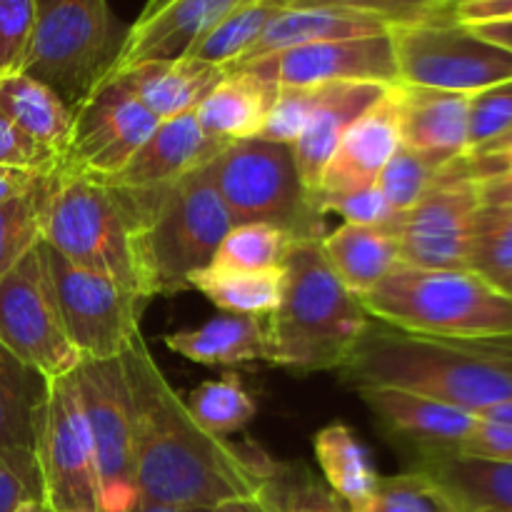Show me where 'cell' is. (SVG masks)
Masks as SVG:
<instances>
[{
    "label": "cell",
    "instance_id": "1",
    "mask_svg": "<svg viewBox=\"0 0 512 512\" xmlns=\"http://www.w3.org/2000/svg\"><path fill=\"white\" fill-rule=\"evenodd\" d=\"M133 413L138 500L170 508H218L258 498L270 455L208 433L155 363L143 333L120 355Z\"/></svg>",
    "mask_w": 512,
    "mask_h": 512
},
{
    "label": "cell",
    "instance_id": "2",
    "mask_svg": "<svg viewBox=\"0 0 512 512\" xmlns=\"http://www.w3.org/2000/svg\"><path fill=\"white\" fill-rule=\"evenodd\" d=\"M340 375L355 390H408L478 415L512 400V338H435L370 320Z\"/></svg>",
    "mask_w": 512,
    "mask_h": 512
},
{
    "label": "cell",
    "instance_id": "3",
    "mask_svg": "<svg viewBox=\"0 0 512 512\" xmlns=\"http://www.w3.org/2000/svg\"><path fill=\"white\" fill-rule=\"evenodd\" d=\"M143 203L138 190L55 168L45 195L40 240L90 273L150 298L140 253Z\"/></svg>",
    "mask_w": 512,
    "mask_h": 512
},
{
    "label": "cell",
    "instance_id": "4",
    "mask_svg": "<svg viewBox=\"0 0 512 512\" xmlns=\"http://www.w3.org/2000/svg\"><path fill=\"white\" fill-rule=\"evenodd\" d=\"M370 320L358 295L328 265L320 240H300L285 260L283 295L268 320V363L305 373L340 370Z\"/></svg>",
    "mask_w": 512,
    "mask_h": 512
},
{
    "label": "cell",
    "instance_id": "5",
    "mask_svg": "<svg viewBox=\"0 0 512 512\" xmlns=\"http://www.w3.org/2000/svg\"><path fill=\"white\" fill-rule=\"evenodd\" d=\"M358 300L370 318L405 333L512 338V298L468 268L425 270L400 263Z\"/></svg>",
    "mask_w": 512,
    "mask_h": 512
},
{
    "label": "cell",
    "instance_id": "6",
    "mask_svg": "<svg viewBox=\"0 0 512 512\" xmlns=\"http://www.w3.org/2000/svg\"><path fill=\"white\" fill-rule=\"evenodd\" d=\"M205 165L170 185L138 190L143 198L140 253L150 298L190 290V275L213 263L220 243L233 230Z\"/></svg>",
    "mask_w": 512,
    "mask_h": 512
},
{
    "label": "cell",
    "instance_id": "7",
    "mask_svg": "<svg viewBox=\"0 0 512 512\" xmlns=\"http://www.w3.org/2000/svg\"><path fill=\"white\" fill-rule=\"evenodd\" d=\"M205 168L233 225H273L295 243L325 238L323 213L300 178L290 145L263 138L238 140Z\"/></svg>",
    "mask_w": 512,
    "mask_h": 512
},
{
    "label": "cell",
    "instance_id": "8",
    "mask_svg": "<svg viewBox=\"0 0 512 512\" xmlns=\"http://www.w3.org/2000/svg\"><path fill=\"white\" fill-rule=\"evenodd\" d=\"M125 33L108 0H35L33 38L20 73L75 105L113 68Z\"/></svg>",
    "mask_w": 512,
    "mask_h": 512
},
{
    "label": "cell",
    "instance_id": "9",
    "mask_svg": "<svg viewBox=\"0 0 512 512\" xmlns=\"http://www.w3.org/2000/svg\"><path fill=\"white\" fill-rule=\"evenodd\" d=\"M398 83L475 95L512 80V53L455 20L453 10L390 30Z\"/></svg>",
    "mask_w": 512,
    "mask_h": 512
},
{
    "label": "cell",
    "instance_id": "10",
    "mask_svg": "<svg viewBox=\"0 0 512 512\" xmlns=\"http://www.w3.org/2000/svg\"><path fill=\"white\" fill-rule=\"evenodd\" d=\"M38 250L65 333L80 358H120L133 335L140 333V315L148 300L105 275L78 268L43 240Z\"/></svg>",
    "mask_w": 512,
    "mask_h": 512
},
{
    "label": "cell",
    "instance_id": "11",
    "mask_svg": "<svg viewBox=\"0 0 512 512\" xmlns=\"http://www.w3.org/2000/svg\"><path fill=\"white\" fill-rule=\"evenodd\" d=\"M33 453L43 478V500L50 508L103 512L93 443L73 375L45 380Z\"/></svg>",
    "mask_w": 512,
    "mask_h": 512
},
{
    "label": "cell",
    "instance_id": "12",
    "mask_svg": "<svg viewBox=\"0 0 512 512\" xmlns=\"http://www.w3.org/2000/svg\"><path fill=\"white\" fill-rule=\"evenodd\" d=\"M95 453L103 512H133L138 485L133 463V413L120 358L80 360L73 373Z\"/></svg>",
    "mask_w": 512,
    "mask_h": 512
},
{
    "label": "cell",
    "instance_id": "13",
    "mask_svg": "<svg viewBox=\"0 0 512 512\" xmlns=\"http://www.w3.org/2000/svg\"><path fill=\"white\" fill-rule=\"evenodd\" d=\"M478 210V180L468 173L463 158L453 160L435 175L428 193L413 208L388 223L403 265L425 270L468 268Z\"/></svg>",
    "mask_w": 512,
    "mask_h": 512
},
{
    "label": "cell",
    "instance_id": "14",
    "mask_svg": "<svg viewBox=\"0 0 512 512\" xmlns=\"http://www.w3.org/2000/svg\"><path fill=\"white\" fill-rule=\"evenodd\" d=\"M0 345L43 380L73 375L83 360L65 333L38 245L0 280Z\"/></svg>",
    "mask_w": 512,
    "mask_h": 512
},
{
    "label": "cell",
    "instance_id": "15",
    "mask_svg": "<svg viewBox=\"0 0 512 512\" xmlns=\"http://www.w3.org/2000/svg\"><path fill=\"white\" fill-rule=\"evenodd\" d=\"M158 125L160 120L118 78H103L73 105V128L60 168L83 178H113Z\"/></svg>",
    "mask_w": 512,
    "mask_h": 512
},
{
    "label": "cell",
    "instance_id": "16",
    "mask_svg": "<svg viewBox=\"0 0 512 512\" xmlns=\"http://www.w3.org/2000/svg\"><path fill=\"white\" fill-rule=\"evenodd\" d=\"M238 70H248L268 83L293 88H315L328 83L398 85V65L390 33L300 45Z\"/></svg>",
    "mask_w": 512,
    "mask_h": 512
},
{
    "label": "cell",
    "instance_id": "17",
    "mask_svg": "<svg viewBox=\"0 0 512 512\" xmlns=\"http://www.w3.org/2000/svg\"><path fill=\"white\" fill-rule=\"evenodd\" d=\"M240 3L245 0H148L140 18L125 33L108 75L148 60L183 58L220 18H225Z\"/></svg>",
    "mask_w": 512,
    "mask_h": 512
},
{
    "label": "cell",
    "instance_id": "18",
    "mask_svg": "<svg viewBox=\"0 0 512 512\" xmlns=\"http://www.w3.org/2000/svg\"><path fill=\"white\" fill-rule=\"evenodd\" d=\"M400 145V93L388 90L368 113L350 125L320 180V193H348L378 183Z\"/></svg>",
    "mask_w": 512,
    "mask_h": 512
},
{
    "label": "cell",
    "instance_id": "19",
    "mask_svg": "<svg viewBox=\"0 0 512 512\" xmlns=\"http://www.w3.org/2000/svg\"><path fill=\"white\" fill-rule=\"evenodd\" d=\"M393 85L378 83H328L320 85L318 103L305 125L298 143L290 145L295 155V165L310 193H318L323 170L333 158L350 125L363 113H368Z\"/></svg>",
    "mask_w": 512,
    "mask_h": 512
},
{
    "label": "cell",
    "instance_id": "20",
    "mask_svg": "<svg viewBox=\"0 0 512 512\" xmlns=\"http://www.w3.org/2000/svg\"><path fill=\"white\" fill-rule=\"evenodd\" d=\"M220 150L225 148L205 138L193 110V113L178 115V118L160 120L158 128L140 145L128 165L105 183L128 190L160 188V185L175 183L200 165L210 163Z\"/></svg>",
    "mask_w": 512,
    "mask_h": 512
},
{
    "label": "cell",
    "instance_id": "21",
    "mask_svg": "<svg viewBox=\"0 0 512 512\" xmlns=\"http://www.w3.org/2000/svg\"><path fill=\"white\" fill-rule=\"evenodd\" d=\"M400 143L438 165L468 153L470 95L400 85Z\"/></svg>",
    "mask_w": 512,
    "mask_h": 512
},
{
    "label": "cell",
    "instance_id": "22",
    "mask_svg": "<svg viewBox=\"0 0 512 512\" xmlns=\"http://www.w3.org/2000/svg\"><path fill=\"white\" fill-rule=\"evenodd\" d=\"M355 393L373 410L375 418L418 443L420 450L460 448L478 425V415L420 393L398 388H363Z\"/></svg>",
    "mask_w": 512,
    "mask_h": 512
},
{
    "label": "cell",
    "instance_id": "23",
    "mask_svg": "<svg viewBox=\"0 0 512 512\" xmlns=\"http://www.w3.org/2000/svg\"><path fill=\"white\" fill-rule=\"evenodd\" d=\"M415 470L433 478L463 512H512V460L428 448L420 450Z\"/></svg>",
    "mask_w": 512,
    "mask_h": 512
},
{
    "label": "cell",
    "instance_id": "24",
    "mask_svg": "<svg viewBox=\"0 0 512 512\" xmlns=\"http://www.w3.org/2000/svg\"><path fill=\"white\" fill-rule=\"evenodd\" d=\"M390 30L393 28L385 20L365 13H355V10L328 8V5L283 8L265 25L263 35L255 40L253 48L225 70H238L243 65L255 63V60L283 53V50L290 48H300V45L328 43V40L370 38V35H385Z\"/></svg>",
    "mask_w": 512,
    "mask_h": 512
},
{
    "label": "cell",
    "instance_id": "25",
    "mask_svg": "<svg viewBox=\"0 0 512 512\" xmlns=\"http://www.w3.org/2000/svg\"><path fill=\"white\" fill-rule=\"evenodd\" d=\"M223 75L225 70L218 65L183 55L173 60L138 63L108 78H118L155 118L170 120L193 113Z\"/></svg>",
    "mask_w": 512,
    "mask_h": 512
},
{
    "label": "cell",
    "instance_id": "26",
    "mask_svg": "<svg viewBox=\"0 0 512 512\" xmlns=\"http://www.w3.org/2000/svg\"><path fill=\"white\" fill-rule=\"evenodd\" d=\"M275 95V83H268L248 70H225L220 83L195 108V118L210 143L228 148L238 140L258 138Z\"/></svg>",
    "mask_w": 512,
    "mask_h": 512
},
{
    "label": "cell",
    "instance_id": "27",
    "mask_svg": "<svg viewBox=\"0 0 512 512\" xmlns=\"http://www.w3.org/2000/svg\"><path fill=\"white\" fill-rule=\"evenodd\" d=\"M168 350L198 365H245L270 360L268 325L253 315H218L200 328L165 335Z\"/></svg>",
    "mask_w": 512,
    "mask_h": 512
},
{
    "label": "cell",
    "instance_id": "28",
    "mask_svg": "<svg viewBox=\"0 0 512 512\" xmlns=\"http://www.w3.org/2000/svg\"><path fill=\"white\" fill-rule=\"evenodd\" d=\"M325 260L333 273L355 295H365L383 283L403 260L398 240L390 225H350L343 223L320 240Z\"/></svg>",
    "mask_w": 512,
    "mask_h": 512
},
{
    "label": "cell",
    "instance_id": "29",
    "mask_svg": "<svg viewBox=\"0 0 512 512\" xmlns=\"http://www.w3.org/2000/svg\"><path fill=\"white\" fill-rule=\"evenodd\" d=\"M0 110L33 140L63 158L73 128V108L50 85L25 73L0 78Z\"/></svg>",
    "mask_w": 512,
    "mask_h": 512
},
{
    "label": "cell",
    "instance_id": "30",
    "mask_svg": "<svg viewBox=\"0 0 512 512\" xmlns=\"http://www.w3.org/2000/svg\"><path fill=\"white\" fill-rule=\"evenodd\" d=\"M313 448L328 488L350 512L363 510L378 488L380 475L370 465L368 450L360 445L353 430L343 423L328 425L315 435Z\"/></svg>",
    "mask_w": 512,
    "mask_h": 512
},
{
    "label": "cell",
    "instance_id": "31",
    "mask_svg": "<svg viewBox=\"0 0 512 512\" xmlns=\"http://www.w3.org/2000/svg\"><path fill=\"white\" fill-rule=\"evenodd\" d=\"M188 285L230 315H273L283 295V270H218L190 275Z\"/></svg>",
    "mask_w": 512,
    "mask_h": 512
},
{
    "label": "cell",
    "instance_id": "32",
    "mask_svg": "<svg viewBox=\"0 0 512 512\" xmlns=\"http://www.w3.org/2000/svg\"><path fill=\"white\" fill-rule=\"evenodd\" d=\"M45 380L0 345V450H33Z\"/></svg>",
    "mask_w": 512,
    "mask_h": 512
},
{
    "label": "cell",
    "instance_id": "33",
    "mask_svg": "<svg viewBox=\"0 0 512 512\" xmlns=\"http://www.w3.org/2000/svg\"><path fill=\"white\" fill-rule=\"evenodd\" d=\"M283 8H288L285 0H245L238 8L230 10L225 18H220L193 48L188 50L190 58L203 60V63L230 68L235 60L243 58L255 40L263 35L265 25L275 18Z\"/></svg>",
    "mask_w": 512,
    "mask_h": 512
},
{
    "label": "cell",
    "instance_id": "34",
    "mask_svg": "<svg viewBox=\"0 0 512 512\" xmlns=\"http://www.w3.org/2000/svg\"><path fill=\"white\" fill-rule=\"evenodd\" d=\"M260 503L268 512H350L348 505L310 475L300 463H278L270 458L263 473Z\"/></svg>",
    "mask_w": 512,
    "mask_h": 512
},
{
    "label": "cell",
    "instance_id": "35",
    "mask_svg": "<svg viewBox=\"0 0 512 512\" xmlns=\"http://www.w3.org/2000/svg\"><path fill=\"white\" fill-rule=\"evenodd\" d=\"M468 270L510 295L512 288V208L480 205L470 240Z\"/></svg>",
    "mask_w": 512,
    "mask_h": 512
},
{
    "label": "cell",
    "instance_id": "36",
    "mask_svg": "<svg viewBox=\"0 0 512 512\" xmlns=\"http://www.w3.org/2000/svg\"><path fill=\"white\" fill-rule=\"evenodd\" d=\"M295 240L280 228L263 223L233 225L220 243L213 263L218 270H283Z\"/></svg>",
    "mask_w": 512,
    "mask_h": 512
},
{
    "label": "cell",
    "instance_id": "37",
    "mask_svg": "<svg viewBox=\"0 0 512 512\" xmlns=\"http://www.w3.org/2000/svg\"><path fill=\"white\" fill-rule=\"evenodd\" d=\"M193 418L203 425L208 433L223 435L238 433L245 425L253 423L258 405L243 388L238 375L228 373L220 380H208V383L198 385L190 390L188 398H183Z\"/></svg>",
    "mask_w": 512,
    "mask_h": 512
},
{
    "label": "cell",
    "instance_id": "38",
    "mask_svg": "<svg viewBox=\"0 0 512 512\" xmlns=\"http://www.w3.org/2000/svg\"><path fill=\"white\" fill-rule=\"evenodd\" d=\"M50 173H45L25 195L0 205V280L38 245Z\"/></svg>",
    "mask_w": 512,
    "mask_h": 512
},
{
    "label": "cell",
    "instance_id": "39",
    "mask_svg": "<svg viewBox=\"0 0 512 512\" xmlns=\"http://www.w3.org/2000/svg\"><path fill=\"white\" fill-rule=\"evenodd\" d=\"M358 512H463L460 505L420 470L378 480L373 498Z\"/></svg>",
    "mask_w": 512,
    "mask_h": 512
},
{
    "label": "cell",
    "instance_id": "40",
    "mask_svg": "<svg viewBox=\"0 0 512 512\" xmlns=\"http://www.w3.org/2000/svg\"><path fill=\"white\" fill-rule=\"evenodd\" d=\"M443 168L445 165L433 163V160H428L425 155L415 153V150L405 148V145L400 143L375 185H378V190L383 193V198L388 200V205L395 213H405V210L413 208V205L428 193L435 175Z\"/></svg>",
    "mask_w": 512,
    "mask_h": 512
},
{
    "label": "cell",
    "instance_id": "41",
    "mask_svg": "<svg viewBox=\"0 0 512 512\" xmlns=\"http://www.w3.org/2000/svg\"><path fill=\"white\" fill-rule=\"evenodd\" d=\"M320 85L315 88H293V85H278V95L273 100L268 120L258 138L270 140V143L295 145L313 115L315 103H318Z\"/></svg>",
    "mask_w": 512,
    "mask_h": 512
},
{
    "label": "cell",
    "instance_id": "42",
    "mask_svg": "<svg viewBox=\"0 0 512 512\" xmlns=\"http://www.w3.org/2000/svg\"><path fill=\"white\" fill-rule=\"evenodd\" d=\"M285 3H288V8L328 5V8L355 10V13L385 20L390 28L420 23V20L435 18V15L450 10V0H285Z\"/></svg>",
    "mask_w": 512,
    "mask_h": 512
},
{
    "label": "cell",
    "instance_id": "43",
    "mask_svg": "<svg viewBox=\"0 0 512 512\" xmlns=\"http://www.w3.org/2000/svg\"><path fill=\"white\" fill-rule=\"evenodd\" d=\"M512 130V80L470 95L468 150L480 148L490 140Z\"/></svg>",
    "mask_w": 512,
    "mask_h": 512
},
{
    "label": "cell",
    "instance_id": "44",
    "mask_svg": "<svg viewBox=\"0 0 512 512\" xmlns=\"http://www.w3.org/2000/svg\"><path fill=\"white\" fill-rule=\"evenodd\" d=\"M28 500H43V478L33 450H0V512H15Z\"/></svg>",
    "mask_w": 512,
    "mask_h": 512
},
{
    "label": "cell",
    "instance_id": "45",
    "mask_svg": "<svg viewBox=\"0 0 512 512\" xmlns=\"http://www.w3.org/2000/svg\"><path fill=\"white\" fill-rule=\"evenodd\" d=\"M315 208L323 215L335 213L350 225H385L395 218V210L378 190V185H368L348 193H313Z\"/></svg>",
    "mask_w": 512,
    "mask_h": 512
},
{
    "label": "cell",
    "instance_id": "46",
    "mask_svg": "<svg viewBox=\"0 0 512 512\" xmlns=\"http://www.w3.org/2000/svg\"><path fill=\"white\" fill-rule=\"evenodd\" d=\"M35 25V0H0V78L20 73Z\"/></svg>",
    "mask_w": 512,
    "mask_h": 512
},
{
    "label": "cell",
    "instance_id": "47",
    "mask_svg": "<svg viewBox=\"0 0 512 512\" xmlns=\"http://www.w3.org/2000/svg\"><path fill=\"white\" fill-rule=\"evenodd\" d=\"M60 165V155L25 135L8 115L0 110V168L35 170L50 173Z\"/></svg>",
    "mask_w": 512,
    "mask_h": 512
},
{
    "label": "cell",
    "instance_id": "48",
    "mask_svg": "<svg viewBox=\"0 0 512 512\" xmlns=\"http://www.w3.org/2000/svg\"><path fill=\"white\" fill-rule=\"evenodd\" d=\"M463 163L473 180L495 178V175L510 173L512 170V130L500 135V138L490 140V143L480 145V148L468 150L463 155Z\"/></svg>",
    "mask_w": 512,
    "mask_h": 512
},
{
    "label": "cell",
    "instance_id": "49",
    "mask_svg": "<svg viewBox=\"0 0 512 512\" xmlns=\"http://www.w3.org/2000/svg\"><path fill=\"white\" fill-rule=\"evenodd\" d=\"M455 450H463V453H473V455H485V458L512 460V428H508V425L488 423V420L478 418V425H475V430L470 433V438Z\"/></svg>",
    "mask_w": 512,
    "mask_h": 512
},
{
    "label": "cell",
    "instance_id": "50",
    "mask_svg": "<svg viewBox=\"0 0 512 512\" xmlns=\"http://www.w3.org/2000/svg\"><path fill=\"white\" fill-rule=\"evenodd\" d=\"M43 175L45 173H35V170L0 168V205L28 193L30 188H35L40 183Z\"/></svg>",
    "mask_w": 512,
    "mask_h": 512
},
{
    "label": "cell",
    "instance_id": "51",
    "mask_svg": "<svg viewBox=\"0 0 512 512\" xmlns=\"http://www.w3.org/2000/svg\"><path fill=\"white\" fill-rule=\"evenodd\" d=\"M480 205H503L512 208V170L510 173L495 175V178L478 180Z\"/></svg>",
    "mask_w": 512,
    "mask_h": 512
},
{
    "label": "cell",
    "instance_id": "52",
    "mask_svg": "<svg viewBox=\"0 0 512 512\" xmlns=\"http://www.w3.org/2000/svg\"><path fill=\"white\" fill-rule=\"evenodd\" d=\"M473 28L480 38L490 40V43L500 45V48L512 53V20H500V23H485V25H468Z\"/></svg>",
    "mask_w": 512,
    "mask_h": 512
},
{
    "label": "cell",
    "instance_id": "53",
    "mask_svg": "<svg viewBox=\"0 0 512 512\" xmlns=\"http://www.w3.org/2000/svg\"><path fill=\"white\" fill-rule=\"evenodd\" d=\"M480 420H488V423H498V425H508L512 428V400H505V403L490 405L485 408L483 413H478Z\"/></svg>",
    "mask_w": 512,
    "mask_h": 512
},
{
    "label": "cell",
    "instance_id": "54",
    "mask_svg": "<svg viewBox=\"0 0 512 512\" xmlns=\"http://www.w3.org/2000/svg\"><path fill=\"white\" fill-rule=\"evenodd\" d=\"M213 512H268L263 503L258 498H248V500H230V503L218 505L213 508Z\"/></svg>",
    "mask_w": 512,
    "mask_h": 512
},
{
    "label": "cell",
    "instance_id": "55",
    "mask_svg": "<svg viewBox=\"0 0 512 512\" xmlns=\"http://www.w3.org/2000/svg\"><path fill=\"white\" fill-rule=\"evenodd\" d=\"M133 512H213L208 508H170V505H145L138 503V508Z\"/></svg>",
    "mask_w": 512,
    "mask_h": 512
},
{
    "label": "cell",
    "instance_id": "56",
    "mask_svg": "<svg viewBox=\"0 0 512 512\" xmlns=\"http://www.w3.org/2000/svg\"><path fill=\"white\" fill-rule=\"evenodd\" d=\"M15 512H55L45 500H28V503L20 505Z\"/></svg>",
    "mask_w": 512,
    "mask_h": 512
},
{
    "label": "cell",
    "instance_id": "57",
    "mask_svg": "<svg viewBox=\"0 0 512 512\" xmlns=\"http://www.w3.org/2000/svg\"><path fill=\"white\" fill-rule=\"evenodd\" d=\"M460 3H470V0H450V10H453L455 5H460Z\"/></svg>",
    "mask_w": 512,
    "mask_h": 512
},
{
    "label": "cell",
    "instance_id": "58",
    "mask_svg": "<svg viewBox=\"0 0 512 512\" xmlns=\"http://www.w3.org/2000/svg\"><path fill=\"white\" fill-rule=\"evenodd\" d=\"M510 298H512V288H510Z\"/></svg>",
    "mask_w": 512,
    "mask_h": 512
}]
</instances>
